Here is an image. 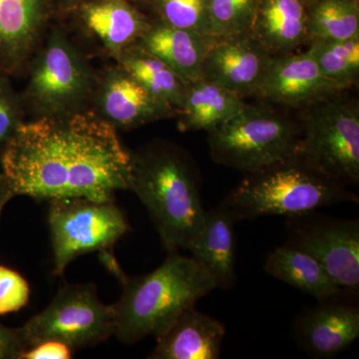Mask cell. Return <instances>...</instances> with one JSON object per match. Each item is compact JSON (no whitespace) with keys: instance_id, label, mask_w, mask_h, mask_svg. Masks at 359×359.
<instances>
[{"instance_id":"cell-4","label":"cell","mask_w":359,"mask_h":359,"mask_svg":"<svg viewBox=\"0 0 359 359\" xmlns=\"http://www.w3.org/2000/svg\"><path fill=\"white\" fill-rule=\"evenodd\" d=\"M347 202L358 203V196L294 157L245 174L222 203L240 221L264 216L294 218Z\"/></svg>"},{"instance_id":"cell-20","label":"cell","mask_w":359,"mask_h":359,"mask_svg":"<svg viewBox=\"0 0 359 359\" xmlns=\"http://www.w3.org/2000/svg\"><path fill=\"white\" fill-rule=\"evenodd\" d=\"M216 37L182 29L163 21L151 22L139 44L169 65L186 83L202 78L205 55Z\"/></svg>"},{"instance_id":"cell-18","label":"cell","mask_w":359,"mask_h":359,"mask_svg":"<svg viewBox=\"0 0 359 359\" xmlns=\"http://www.w3.org/2000/svg\"><path fill=\"white\" fill-rule=\"evenodd\" d=\"M226 327L222 321L191 306L157 339L151 359H218Z\"/></svg>"},{"instance_id":"cell-9","label":"cell","mask_w":359,"mask_h":359,"mask_svg":"<svg viewBox=\"0 0 359 359\" xmlns=\"http://www.w3.org/2000/svg\"><path fill=\"white\" fill-rule=\"evenodd\" d=\"M53 271L62 276L71 262L90 252H111L129 230L124 212L110 202L82 198L49 202Z\"/></svg>"},{"instance_id":"cell-10","label":"cell","mask_w":359,"mask_h":359,"mask_svg":"<svg viewBox=\"0 0 359 359\" xmlns=\"http://www.w3.org/2000/svg\"><path fill=\"white\" fill-rule=\"evenodd\" d=\"M290 242L320 262L342 290L359 287V223L314 216L290 218Z\"/></svg>"},{"instance_id":"cell-19","label":"cell","mask_w":359,"mask_h":359,"mask_svg":"<svg viewBox=\"0 0 359 359\" xmlns=\"http://www.w3.org/2000/svg\"><path fill=\"white\" fill-rule=\"evenodd\" d=\"M250 32L273 56L308 45V6L304 0H257Z\"/></svg>"},{"instance_id":"cell-27","label":"cell","mask_w":359,"mask_h":359,"mask_svg":"<svg viewBox=\"0 0 359 359\" xmlns=\"http://www.w3.org/2000/svg\"><path fill=\"white\" fill-rule=\"evenodd\" d=\"M157 9L167 25L211 35L209 0H157Z\"/></svg>"},{"instance_id":"cell-24","label":"cell","mask_w":359,"mask_h":359,"mask_svg":"<svg viewBox=\"0 0 359 359\" xmlns=\"http://www.w3.org/2000/svg\"><path fill=\"white\" fill-rule=\"evenodd\" d=\"M308 18L309 41L359 36V9L355 0H316L308 6Z\"/></svg>"},{"instance_id":"cell-1","label":"cell","mask_w":359,"mask_h":359,"mask_svg":"<svg viewBox=\"0 0 359 359\" xmlns=\"http://www.w3.org/2000/svg\"><path fill=\"white\" fill-rule=\"evenodd\" d=\"M1 149V173L14 197L110 202L128 190L131 152L91 109L25 121Z\"/></svg>"},{"instance_id":"cell-26","label":"cell","mask_w":359,"mask_h":359,"mask_svg":"<svg viewBox=\"0 0 359 359\" xmlns=\"http://www.w3.org/2000/svg\"><path fill=\"white\" fill-rule=\"evenodd\" d=\"M257 0H209L210 34L229 36L250 32Z\"/></svg>"},{"instance_id":"cell-23","label":"cell","mask_w":359,"mask_h":359,"mask_svg":"<svg viewBox=\"0 0 359 359\" xmlns=\"http://www.w3.org/2000/svg\"><path fill=\"white\" fill-rule=\"evenodd\" d=\"M115 61L151 95L178 114L185 99L188 83L162 59L146 50L137 42L125 49Z\"/></svg>"},{"instance_id":"cell-16","label":"cell","mask_w":359,"mask_h":359,"mask_svg":"<svg viewBox=\"0 0 359 359\" xmlns=\"http://www.w3.org/2000/svg\"><path fill=\"white\" fill-rule=\"evenodd\" d=\"M236 222L223 203L205 211L199 235L188 248L191 257L211 276L217 289L231 290L237 283Z\"/></svg>"},{"instance_id":"cell-15","label":"cell","mask_w":359,"mask_h":359,"mask_svg":"<svg viewBox=\"0 0 359 359\" xmlns=\"http://www.w3.org/2000/svg\"><path fill=\"white\" fill-rule=\"evenodd\" d=\"M346 290L318 301L295 323V340L309 355L332 358L358 339L359 308L344 297Z\"/></svg>"},{"instance_id":"cell-6","label":"cell","mask_w":359,"mask_h":359,"mask_svg":"<svg viewBox=\"0 0 359 359\" xmlns=\"http://www.w3.org/2000/svg\"><path fill=\"white\" fill-rule=\"evenodd\" d=\"M301 125L268 103L247 104L209 133L212 159L245 174L297 157Z\"/></svg>"},{"instance_id":"cell-17","label":"cell","mask_w":359,"mask_h":359,"mask_svg":"<svg viewBox=\"0 0 359 359\" xmlns=\"http://www.w3.org/2000/svg\"><path fill=\"white\" fill-rule=\"evenodd\" d=\"M78 11L85 32L114 60L151 25L127 0H91L80 4Z\"/></svg>"},{"instance_id":"cell-13","label":"cell","mask_w":359,"mask_h":359,"mask_svg":"<svg viewBox=\"0 0 359 359\" xmlns=\"http://www.w3.org/2000/svg\"><path fill=\"white\" fill-rule=\"evenodd\" d=\"M273 57L250 32L216 37L203 63L202 78L245 99L255 95Z\"/></svg>"},{"instance_id":"cell-8","label":"cell","mask_w":359,"mask_h":359,"mask_svg":"<svg viewBox=\"0 0 359 359\" xmlns=\"http://www.w3.org/2000/svg\"><path fill=\"white\" fill-rule=\"evenodd\" d=\"M20 328L26 349L52 340L74 351L114 334V309L101 302L93 283H65L41 313Z\"/></svg>"},{"instance_id":"cell-2","label":"cell","mask_w":359,"mask_h":359,"mask_svg":"<svg viewBox=\"0 0 359 359\" xmlns=\"http://www.w3.org/2000/svg\"><path fill=\"white\" fill-rule=\"evenodd\" d=\"M100 259L122 287L119 301L112 306L114 335L123 344L160 337L180 314L217 289L211 276L179 250L168 252L159 268L144 276L124 273L112 252H100Z\"/></svg>"},{"instance_id":"cell-5","label":"cell","mask_w":359,"mask_h":359,"mask_svg":"<svg viewBox=\"0 0 359 359\" xmlns=\"http://www.w3.org/2000/svg\"><path fill=\"white\" fill-rule=\"evenodd\" d=\"M26 72L28 83L21 98L34 118L91 109L98 73L62 28L48 30Z\"/></svg>"},{"instance_id":"cell-22","label":"cell","mask_w":359,"mask_h":359,"mask_svg":"<svg viewBox=\"0 0 359 359\" xmlns=\"http://www.w3.org/2000/svg\"><path fill=\"white\" fill-rule=\"evenodd\" d=\"M264 271L318 301L334 297L344 290L320 262L290 244L280 245L269 254Z\"/></svg>"},{"instance_id":"cell-32","label":"cell","mask_w":359,"mask_h":359,"mask_svg":"<svg viewBox=\"0 0 359 359\" xmlns=\"http://www.w3.org/2000/svg\"><path fill=\"white\" fill-rule=\"evenodd\" d=\"M13 197L14 195L8 185V182L6 181L4 175L0 172V217H1L4 208Z\"/></svg>"},{"instance_id":"cell-7","label":"cell","mask_w":359,"mask_h":359,"mask_svg":"<svg viewBox=\"0 0 359 359\" xmlns=\"http://www.w3.org/2000/svg\"><path fill=\"white\" fill-rule=\"evenodd\" d=\"M346 91L299 109L297 157L347 187L359 182V105Z\"/></svg>"},{"instance_id":"cell-3","label":"cell","mask_w":359,"mask_h":359,"mask_svg":"<svg viewBox=\"0 0 359 359\" xmlns=\"http://www.w3.org/2000/svg\"><path fill=\"white\" fill-rule=\"evenodd\" d=\"M128 190L148 210L167 252L188 250L199 235L205 212L188 158L165 142L131 152Z\"/></svg>"},{"instance_id":"cell-34","label":"cell","mask_w":359,"mask_h":359,"mask_svg":"<svg viewBox=\"0 0 359 359\" xmlns=\"http://www.w3.org/2000/svg\"><path fill=\"white\" fill-rule=\"evenodd\" d=\"M304 1L308 2L309 4H313V2L316 1V0H304Z\"/></svg>"},{"instance_id":"cell-12","label":"cell","mask_w":359,"mask_h":359,"mask_svg":"<svg viewBox=\"0 0 359 359\" xmlns=\"http://www.w3.org/2000/svg\"><path fill=\"white\" fill-rule=\"evenodd\" d=\"M91 110L116 130L138 128L177 116L118 63L98 74Z\"/></svg>"},{"instance_id":"cell-11","label":"cell","mask_w":359,"mask_h":359,"mask_svg":"<svg viewBox=\"0 0 359 359\" xmlns=\"http://www.w3.org/2000/svg\"><path fill=\"white\" fill-rule=\"evenodd\" d=\"M346 90L323 74L306 49L273 56L254 96L299 110Z\"/></svg>"},{"instance_id":"cell-25","label":"cell","mask_w":359,"mask_h":359,"mask_svg":"<svg viewBox=\"0 0 359 359\" xmlns=\"http://www.w3.org/2000/svg\"><path fill=\"white\" fill-rule=\"evenodd\" d=\"M323 74L337 83L353 88L359 77V36L347 39H313L308 43Z\"/></svg>"},{"instance_id":"cell-28","label":"cell","mask_w":359,"mask_h":359,"mask_svg":"<svg viewBox=\"0 0 359 359\" xmlns=\"http://www.w3.org/2000/svg\"><path fill=\"white\" fill-rule=\"evenodd\" d=\"M25 114L21 94L14 88L11 77L0 74V148L25 122Z\"/></svg>"},{"instance_id":"cell-30","label":"cell","mask_w":359,"mask_h":359,"mask_svg":"<svg viewBox=\"0 0 359 359\" xmlns=\"http://www.w3.org/2000/svg\"><path fill=\"white\" fill-rule=\"evenodd\" d=\"M25 351L20 328L6 327L0 323V359H21Z\"/></svg>"},{"instance_id":"cell-33","label":"cell","mask_w":359,"mask_h":359,"mask_svg":"<svg viewBox=\"0 0 359 359\" xmlns=\"http://www.w3.org/2000/svg\"><path fill=\"white\" fill-rule=\"evenodd\" d=\"M81 0H61L63 6H65V8H76V7L80 6L81 4Z\"/></svg>"},{"instance_id":"cell-21","label":"cell","mask_w":359,"mask_h":359,"mask_svg":"<svg viewBox=\"0 0 359 359\" xmlns=\"http://www.w3.org/2000/svg\"><path fill=\"white\" fill-rule=\"evenodd\" d=\"M245 105L244 98L221 85L201 78L188 84L179 110L180 131L212 132L228 121Z\"/></svg>"},{"instance_id":"cell-14","label":"cell","mask_w":359,"mask_h":359,"mask_svg":"<svg viewBox=\"0 0 359 359\" xmlns=\"http://www.w3.org/2000/svg\"><path fill=\"white\" fill-rule=\"evenodd\" d=\"M51 0H0V74L20 76L48 32Z\"/></svg>"},{"instance_id":"cell-29","label":"cell","mask_w":359,"mask_h":359,"mask_svg":"<svg viewBox=\"0 0 359 359\" xmlns=\"http://www.w3.org/2000/svg\"><path fill=\"white\" fill-rule=\"evenodd\" d=\"M29 295L27 280L14 269L0 264V316L25 308Z\"/></svg>"},{"instance_id":"cell-31","label":"cell","mask_w":359,"mask_h":359,"mask_svg":"<svg viewBox=\"0 0 359 359\" xmlns=\"http://www.w3.org/2000/svg\"><path fill=\"white\" fill-rule=\"evenodd\" d=\"M73 349L59 341H43L28 347L21 359H69Z\"/></svg>"}]
</instances>
